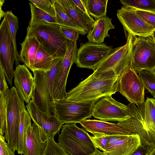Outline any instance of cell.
<instances>
[{
    "label": "cell",
    "mask_w": 155,
    "mask_h": 155,
    "mask_svg": "<svg viewBox=\"0 0 155 155\" xmlns=\"http://www.w3.org/2000/svg\"><path fill=\"white\" fill-rule=\"evenodd\" d=\"M119 78L114 70L93 72L66 93L64 98L75 102H96L101 97L118 91Z\"/></svg>",
    "instance_id": "6da1fadb"
},
{
    "label": "cell",
    "mask_w": 155,
    "mask_h": 155,
    "mask_svg": "<svg viewBox=\"0 0 155 155\" xmlns=\"http://www.w3.org/2000/svg\"><path fill=\"white\" fill-rule=\"evenodd\" d=\"M63 58L54 59L52 66L47 71L34 70L35 87L32 100L38 108L48 116L53 115L50 105L53 101V85L60 70Z\"/></svg>",
    "instance_id": "7a4b0ae2"
},
{
    "label": "cell",
    "mask_w": 155,
    "mask_h": 155,
    "mask_svg": "<svg viewBox=\"0 0 155 155\" xmlns=\"http://www.w3.org/2000/svg\"><path fill=\"white\" fill-rule=\"evenodd\" d=\"M75 124H66L62 126L58 143L69 155H90L96 148L89 134Z\"/></svg>",
    "instance_id": "3957f363"
},
{
    "label": "cell",
    "mask_w": 155,
    "mask_h": 155,
    "mask_svg": "<svg viewBox=\"0 0 155 155\" xmlns=\"http://www.w3.org/2000/svg\"><path fill=\"white\" fill-rule=\"evenodd\" d=\"M30 28L45 50L54 59L63 58L68 39L60 31V25L43 22Z\"/></svg>",
    "instance_id": "277c9868"
},
{
    "label": "cell",
    "mask_w": 155,
    "mask_h": 155,
    "mask_svg": "<svg viewBox=\"0 0 155 155\" xmlns=\"http://www.w3.org/2000/svg\"><path fill=\"white\" fill-rule=\"evenodd\" d=\"M94 103L89 101L75 102L64 98L53 100L50 105L52 114L64 124L80 123L93 116Z\"/></svg>",
    "instance_id": "5b68a950"
},
{
    "label": "cell",
    "mask_w": 155,
    "mask_h": 155,
    "mask_svg": "<svg viewBox=\"0 0 155 155\" xmlns=\"http://www.w3.org/2000/svg\"><path fill=\"white\" fill-rule=\"evenodd\" d=\"M126 36V44L114 48L93 70L94 73L113 70L119 78L126 70L132 68V43L134 36L127 33Z\"/></svg>",
    "instance_id": "8992f818"
},
{
    "label": "cell",
    "mask_w": 155,
    "mask_h": 155,
    "mask_svg": "<svg viewBox=\"0 0 155 155\" xmlns=\"http://www.w3.org/2000/svg\"><path fill=\"white\" fill-rule=\"evenodd\" d=\"M132 52V68L137 73L155 68V43L152 36H134Z\"/></svg>",
    "instance_id": "52a82bcc"
},
{
    "label": "cell",
    "mask_w": 155,
    "mask_h": 155,
    "mask_svg": "<svg viewBox=\"0 0 155 155\" xmlns=\"http://www.w3.org/2000/svg\"><path fill=\"white\" fill-rule=\"evenodd\" d=\"M6 125L4 137L12 148L17 150L18 130L20 118V111L25 107L24 101L14 86L9 89L6 95Z\"/></svg>",
    "instance_id": "ba28073f"
},
{
    "label": "cell",
    "mask_w": 155,
    "mask_h": 155,
    "mask_svg": "<svg viewBox=\"0 0 155 155\" xmlns=\"http://www.w3.org/2000/svg\"><path fill=\"white\" fill-rule=\"evenodd\" d=\"M112 95L103 97L94 104L93 116L105 121L121 122L129 119L130 115L127 106L113 98Z\"/></svg>",
    "instance_id": "9c48e42d"
},
{
    "label": "cell",
    "mask_w": 155,
    "mask_h": 155,
    "mask_svg": "<svg viewBox=\"0 0 155 155\" xmlns=\"http://www.w3.org/2000/svg\"><path fill=\"white\" fill-rule=\"evenodd\" d=\"M78 49L75 63L79 68L94 70L114 49L105 43H81Z\"/></svg>",
    "instance_id": "30bf717a"
},
{
    "label": "cell",
    "mask_w": 155,
    "mask_h": 155,
    "mask_svg": "<svg viewBox=\"0 0 155 155\" xmlns=\"http://www.w3.org/2000/svg\"><path fill=\"white\" fill-rule=\"evenodd\" d=\"M0 64L3 68L6 80L9 85L12 86L15 50L9 26L5 17L0 26Z\"/></svg>",
    "instance_id": "8fae6325"
},
{
    "label": "cell",
    "mask_w": 155,
    "mask_h": 155,
    "mask_svg": "<svg viewBox=\"0 0 155 155\" xmlns=\"http://www.w3.org/2000/svg\"><path fill=\"white\" fill-rule=\"evenodd\" d=\"M144 102L137 106L134 104L130 103L127 105V111L130 115V118L125 121L118 122L117 124L132 134L138 135L140 137L141 145L151 151L155 148V146L144 127Z\"/></svg>",
    "instance_id": "7c38bea8"
},
{
    "label": "cell",
    "mask_w": 155,
    "mask_h": 155,
    "mask_svg": "<svg viewBox=\"0 0 155 155\" xmlns=\"http://www.w3.org/2000/svg\"><path fill=\"white\" fill-rule=\"evenodd\" d=\"M118 91L131 103L139 105L145 102V87L137 73L126 70L119 78Z\"/></svg>",
    "instance_id": "4fadbf2b"
},
{
    "label": "cell",
    "mask_w": 155,
    "mask_h": 155,
    "mask_svg": "<svg viewBox=\"0 0 155 155\" xmlns=\"http://www.w3.org/2000/svg\"><path fill=\"white\" fill-rule=\"evenodd\" d=\"M117 15L125 31L134 36L147 37L154 34L155 29L138 15L133 8L122 6L117 11Z\"/></svg>",
    "instance_id": "5bb4252c"
},
{
    "label": "cell",
    "mask_w": 155,
    "mask_h": 155,
    "mask_svg": "<svg viewBox=\"0 0 155 155\" xmlns=\"http://www.w3.org/2000/svg\"><path fill=\"white\" fill-rule=\"evenodd\" d=\"M26 107L33 122L41 128L48 138L53 137L59 133L64 124L56 115L48 116L41 111L32 100L27 104Z\"/></svg>",
    "instance_id": "9a60e30c"
},
{
    "label": "cell",
    "mask_w": 155,
    "mask_h": 155,
    "mask_svg": "<svg viewBox=\"0 0 155 155\" xmlns=\"http://www.w3.org/2000/svg\"><path fill=\"white\" fill-rule=\"evenodd\" d=\"M48 137L35 123L28 127L23 147L24 155H42Z\"/></svg>",
    "instance_id": "2e32d148"
},
{
    "label": "cell",
    "mask_w": 155,
    "mask_h": 155,
    "mask_svg": "<svg viewBox=\"0 0 155 155\" xmlns=\"http://www.w3.org/2000/svg\"><path fill=\"white\" fill-rule=\"evenodd\" d=\"M15 87L21 98L28 104L31 98L35 79L25 64H19L13 71Z\"/></svg>",
    "instance_id": "e0dca14e"
},
{
    "label": "cell",
    "mask_w": 155,
    "mask_h": 155,
    "mask_svg": "<svg viewBox=\"0 0 155 155\" xmlns=\"http://www.w3.org/2000/svg\"><path fill=\"white\" fill-rule=\"evenodd\" d=\"M80 123L86 131L93 135L97 134L108 135L132 134L130 131L123 128L117 123L95 119H85Z\"/></svg>",
    "instance_id": "ac0fdd59"
},
{
    "label": "cell",
    "mask_w": 155,
    "mask_h": 155,
    "mask_svg": "<svg viewBox=\"0 0 155 155\" xmlns=\"http://www.w3.org/2000/svg\"><path fill=\"white\" fill-rule=\"evenodd\" d=\"M68 16L87 34L91 30L95 21L77 7L71 0H58Z\"/></svg>",
    "instance_id": "d6986e66"
},
{
    "label": "cell",
    "mask_w": 155,
    "mask_h": 155,
    "mask_svg": "<svg viewBox=\"0 0 155 155\" xmlns=\"http://www.w3.org/2000/svg\"><path fill=\"white\" fill-rule=\"evenodd\" d=\"M20 45V61L32 71L35 58L40 43L29 26L25 39Z\"/></svg>",
    "instance_id": "ffe728a7"
},
{
    "label": "cell",
    "mask_w": 155,
    "mask_h": 155,
    "mask_svg": "<svg viewBox=\"0 0 155 155\" xmlns=\"http://www.w3.org/2000/svg\"><path fill=\"white\" fill-rule=\"evenodd\" d=\"M141 145L138 135H127L104 152L107 155H131Z\"/></svg>",
    "instance_id": "44dd1931"
},
{
    "label": "cell",
    "mask_w": 155,
    "mask_h": 155,
    "mask_svg": "<svg viewBox=\"0 0 155 155\" xmlns=\"http://www.w3.org/2000/svg\"><path fill=\"white\" fill-rule=\"evenodd\" d=\"M111 20V18L107 16L96 20L91 30L87 35L88 41L99 44L103 43L105 38L110 37L109 30L115 28Z\"/></svg>",
    "instance_id": "7402d4cb"
},
{
    "label": "cell",
    "mask_w": 155,
    "mask_h": 155,
    "mask_svg": "<svg viewBox=\"0 0 155 155\" xmlns=\"http://www.w3.org/2000/svg\"><path fill=\"white\" fill-rule=\"evenodd\" d=\"M144 113L145 128L155 146V98L147 97Z\"/></svg>",
    "instance_id": "603a6c76"
},
{
    "label": "cell",
    "mask_w": 155,
    "mask_h": 155,
    "mask_svg": "<svg viewBox=\"0 0 155 155\" xmlns=\"http://www.w3.org/2000/svg\"><path fill=\"white\" fill-rule=\"evenodd\" d=\"M31 124V117L25 106L20 111V120L18 130L16 151L18 154H23L26 133L28 126Z\"/></svg>",
    "instance_id": "cb8c5ba5"
},
{
    "label": "cell",
    "mask_w": 155,
    "mask_h": 155,
    "mask_svg": "<svg viewBox=\"0 0 155 155\" xmlns=\"http://www.w3.org/2000/svg\"><path fill=\"white\" fill-rule=\"evenodd\" d=\"M89 15L95 20L106 16L108 0H82Z\"/></svg>",
    "instance_id": "d4e9b609"
},
{
    "label": "cell",
    "mask_w": 155,
    "mask_h": 155,
    "mask_svg": "<svg viewBox=\"0 0 155 155\" xmlns=\"http://www.w3.org/2000/svg\"><path fill=\"white\" fill-rule=\"evenodd\" d=\"M54 4L56 12L55 18L58 24L75 29L82 35L87 34L85 31L80 28L68 16L58 0H54Z\"/></svg>",
    "instance_id": "484cf974"
},
{
    "label": "cell",
    "mask_w": 155,
    "mask_h": 155,
    "mask_svg": "<svg viewBox=\"0 0 155 155\" xmlns=\"http://www.w3.org/2000/svg\"><path fill=\"white\" fill-rule=\"evenodd\" d=\"M54 60L53 57L45 50L40 44L35 58L33 71L50 70L52 66Z\"/></svg>",
    "instance_id": "4316f807"
},
{
    "label": "cell",
    "mask_w": 155,
    "mask_h": 155,
    "mask_svg": "<svg viewBox=\"0 0 155 155\" xmlns=\"http://www.w3.org/2000/svg\"><path fill=\"white\" fill-rule=\"evenodd\" d=\"M29 4L31 12V18L28 25L30 27L43 22L57 24L55 18L39 9L30 2Z\"/></svg>",
    "instance_id": "83f0119b"
},
{
    "label": "cell",
    "mask_w": 155,
    "mask_h": 155,
    "mask_svg": "<svg viewBox=\"0 0 155 155\" xmlns=\"http://www.w3.org/2000/svg\"><path fill=\"white\" fill-rule=\"evenodd\" d=\"M8 23L11 37L13 43L15 53V63L16 67L20 64L19 55L18 54L16 41V36L18 28V18L12 12V11H7L4 16Z\"/></svg>",
    "instance_id": "f1b7e54d"
},
{
    "label": "cell",
    "mask_w": 155,
    "mask_h": 155,
    "mask_svg": "<svg viewBox=\"0 0 155 155\" xmlns=\"http://www.w3.org/2000/svg\"><path fill=\"white\" fill-rule=\"evenodd\" d=\"M123 6L141 10L155 12V0H120Z\"/></svg>",
    "instance_id": "f546056e"
},
{
    "label": "cell",
    "mask_w": 155,
    "mask_h": 155,
    "mask_svg": "<svg viewBox=\"0 0 155 155\" xmlns=\"http://www.w3.org/2000/svg\"><path fill=\"white\" fill-rule=\"evenodd\" d=\"M138 73L145 87L155 98V74L153 70H143Z\"/></svg>",
    "instance_id": "4dcf8cb0"
},
{
    "label": "cell",
    "mask_w": 155,
    "mask_h": 155,
    "mask_svg": "<svg viewBox=\"0 0 155 155\" xmlns=\"http://www.w3.org/2000/svg\"><path fill=\"white\" fill-rule=\"evenodd\" d=\"M29 2L50 15L55 18L56 12L54 0H29Z\"/></svg>",
    "instance_id": "1f68e13d"
},
{
    "label": "cell",
    "mask_w": 155,
    "mask_h": 155,
    "mask_svg": "<svg viewBox=\"0 0 155 155\" xmlns=\"http://www.w3.org/2000/svg\"><path fill=\"white\" fill-rule=\"evenodd\" d=\"M7 94H0V135L3 136L5 133L6 125Z\"/></svg>",
    "instance_id": "d6a6232c"
},
{
    "label": "cell",
    "mask_w": 155,
    "mask_h": 155,
    "mask_svg": "<svg viewBox=\"0 0 155 155\" xmlns=\"http://www.w3.org/2000/svg\"><path fill=\"white\" fill-rule=\"evenodd\" d=\"M93 135L94 136L89 135V136L95 148L104 152L107 145L108 135L101 134H95Z\"/></svg>",
    "instance_id": "836d02e7"
},
{
    "label": "cell",
    "mask_w": 155,
    "mask_h": 155,
    "mask_svg": "<svg viewBox=\"0 0 155 155\" xmlns=\"http://www.w3.org/2000/svg\"><path fill=\"white\" fill-rule=\"evenodd\" d=\"M135 10L137 14L155 30V12Z\"/></svg>",
    "instance_id": "e575fe53"
},
{
    "label": "cell",
    "mask_w": 155,
    "mask_h": 155,
    "mask_svg": "<svg viewBox=\"0 0 155 155\" xmlns=\"http://www.w3.org/2000/svg\"><path fill=\"white\" fill-rule=\"evenodd\" d=\"M60 30L68 40L77 41L79 37V32L73 28L60 25Z\"/></svg>",
    "instance_id": "d590c367"
},
{
    "label": "cell",
    "mask_w": 155,
    "mask_h": 155,
    "mask_svg": "<svg viewBox=\"0 0 155 155\" xmlns=\"http://www.w3.org/2000/svg\"><path fill=\"white\" fill-rule=\"evenodd\" d=\"M5 140L4 136L0 135V155H15V151Z\"/></svg>",
    "instance_id": "8d00e7d4"
},
{
    "label": "cell",
    "mask_w": 155,
    "mask_h": 155,
    "mask_svg": "<svg viewBox=\"0 0 155 155\" xmlns=\"http://www.w3.org/2000/svg\"><path fill=\"white\" fill-rule=\"evenodd\" d=\"M4 71L0 64V94L6 95L9 90L6 81Z\"/></svg>",
    "instance_id": "74e56055"
},
{
    "label": "cell",
    "mask_w": 155,
    "mask_h": 155,
    "mask_svg": "<svg viewBox=\"0 0 155 155\" xmlns=\"http://www.w3.org/2000/svg\"><path fill=\"white\" fill-rule=\"evenodd\" d=\"M127 135L115 134L108 135V141L106 149L116 143Z\"/></svg>",
    "instance_id": "f35d334b"
},
{
    "label": "cell",
    "mask_w": 155,
    "mask_h": 155,
    "mask_svg": "<svg viewBox=\"0 0 155 155\" xmlns=\"http://www.w3.org/2000/svg\"><path fill=\"white\" fill-rule=\"evenodd\" d=\"M150 151L147 147L141 145L131 155H148Z\"/></svg>",
    "instance_id": "ab89813d"
},
{
    "label": "cell",
    "mask_w": 155,
    "mask_h": 155,
    "mask_svg": "<svg viewBox=\"0 0 155 155\" xmlns=\"http://www.w3.org/2000/svg\"><path fill=\"white\" fill-rule=\"evenodd\" d=\"M74 4L79 8L87 15H89L82 2V0H71Z\"/></svg>",
    "instance_id": "60d3db41"
},
{
    "label": "cell",
    "mask_w": 155,
    "mask_h": 155,
    "mask_svg": "<svg viewBox=\"0 0 155 155\" xmlns=\"http://www.w3.org/2000/svg\"><path fill=\"white\" fill-rule=\"evenodd\" d=\"M90 155H107L104 152H101L96 148L94 151Z\"/></svg>",
    "instance_id": "b9f144b4"
},
{
    "label": "cell",
    "mask_w": 155,
    "mask_h": 155,
    "mask_svg": "<svg viewBox=\"0 0 155 155\" xmlns=\"http://www.w3.org/2000/svg\"><path fill=\"white\" fill-rule=\"evenodd\" d=\"M148 155H155V148L150 151Z\"/></svg>",
    "instance_id": "7bdbcfd3"
},
{
    "label": "cell",
    "mask_w": 155,
    "mask_h": 155,
    "mask_svg": "<svg viewBox=\"0 0 155 155\" xmlns=\"http://www.w3.org/2000/svg\"><path fill=\"white\" fill-rule=\"evenodd\" d=\"M153 38L155 43V35L154 34L152 36Z\"/></svg>",
    "instance_id": "ee69618b"
},
{
    "label": "cell",
    "mask_w": 155,
    "mask_h": 155,
    "mask_svg": "<svg viewBox=\"0 0 155 155\" xmlns=\"http://www.w3.org/2000/svg\"><path fill=\"white\" fill-rule=\"evenodd\" d=\"M153 71H154V73L155 74V68L153 70Z\"/></svg>",
    "instance_id": "f6af8a7d"
}]
</instances>
